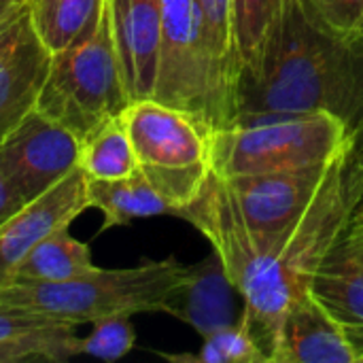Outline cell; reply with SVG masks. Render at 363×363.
Instances as JSON below:
<instances>
[{
    "label": "cell",
    "instance_id": "obj_1",
    "mask_svg": "<svg viewBox=\"0 0 363 363\" xmlns=\"http://www.w3.org/2000/svg\"><path fill=\"white\" fill-rule=\"evenodd\" d=\"M349 162L351 155L342 157L313 204L277 230L251 228L215 172L198 198L177 211V217L189 221L221 259L268 359L289 304L308 291L323 257L349 228Z\"/></svg>",
    "mask_w": 363,
    "mask_h": 363
},
{
    "label": "cell",
    "instance_id": "obj_2",
    "mask_svg": "<svg viewBox=\"0 0 363 363\" xmlns=\"http://www.w3.org/2000/svg\"><path fill=\"white\" fill-rule=\"evenodd\" d=\"M363 111V49L311 26L294 6L259 74L242 79L234 123L332 113L351 128Z\"/></svg>",
    "mask_w": 363,
    "mask_h": 363
},
{
    "label": "cell",
    "instance_id": "obj_3",
    "mask_svg": "<svg viewBox=\"0 0 363 363\" xmlns=\"http://www.w3.org/2000/svg\"><path fill=\"white\" fill-rule=\"evenodd\" d=\"M189 266L177 257L134 268H98L62 283H11L0 287V304L26 308L72 325L111 315L164 313L170 296L187 279Z\"/></svg>",
    "mask_w": 363,
    "mask_h": 363
},
{
    "label": "cell",
    "instance_id": "obj_4",
    "mask_svg": "<svg viewBox=\"0 0 363 363\" xmlns=\"http://www.w3.org/2000/svg\"><path fill=\"white\" fill-rule=\"evenodd\" d=\"M130 96L115 47L108 0L81 36L51 53L36 108L70 130L77 138L123 113Z\"/></svg>",
    "mask_w": 363,
    "mask_h": 363
},
{
    "label": "cell",
    "instance_id": "obj_5",
    "mask_svg": "<svg viewBox=\"0 0 363 363\" xmlns=\"http://www.w3.org/2000/svg\"><path fill=\"white\" fill-rule=\"evenodd\" d=\"M351 125L332 113H308L215 128L213 172L232 179L330 164L349 149Z\"/></svg>",
    "mask_w": 363,
    "mask_h": 363
},
{
    "label": "cell",
    "instance_id": "obj_6",
    "mask_svg": "<svg viewBox=\"0 0 363 363\" xmlns=\"http://www.w3.org/2000/svg\"><path fill=\"white\" fill-rule=\"evenodd\" d=\"M121 119L138 170L177 215L198 198L213 172V128L155 98L130 102Z\"/></svg>",
    "mask_w": 363,
    "mask_h": 363
},
{
    "label": "cell",
    "instance_id": "obj_7",
    "mask_svg": "<svg viewBox=\"0 0 363 363\" xmlns=\"http://www.w3.org/2000/svg\"><path fill=\"white\" fill-rule=\"evenodd\" d=\"M153 98L191 113L215 130L211 66L196 0H162L160 57Z\"/></svg>",
    "mask_w": 363,
    "mask_h": 363
},
{
    "label": "cell",
    "instance_id": "obj_8",
    "mask_svg": "<svg viewBox=\"0 0 363 363\" xmlns=\"http://www.w3.org/2000/svg\"><path fill=\"white\" fill-rule=\"evenodd\" d=\"M79 168V138L40 113L30 111L0 143V172L23 204Z\"/></svg>",
    "mask_w": 363,
    "mask_h": 363
},
{
    "label": "cell",
    "instance_id": "obj_9",
    "mask_svg": "<svg viewBox=\"0 0 363 363\" xmlns=\"http://www.w3.org/2000/svg\"><path fill=\"white\" fill-rule=\"evenodd\" d=\"M347 155L349 149L323 166L221 179L234 206L251 228L277 230L294 221L313 204L334 168Z\"/></svg>",
    "mask_w": 363,
    "mask_h": 363
},
{
    "label": "cell",
    "instance_id": "obj_10",
    "mask_svg": "<svg viewBox=\"0 0 363 363\" xmlns=\"http://www.w3.org/2000/svg\"><path fill=\"white\" fill-rule=\"evenodd\" d=\"M87 208V177L81 168H74L57 185L11 215L0 225V287L13 283L19 262L43 238L70 225Z\"/></svg>",
    "mask_w": 363,
    "mask_h": 363
},
{
    "label": "cell",
    "instance_id": "obj_11",
    "mask_svg": "<svg viewBox=\"0 0 363 363\" xmlns=\"http://www.w3.org/2000/svg\"><path fill=\"white\" fill-rule=\"evenodd\" d=\"M108 9L130 102L153 98L160 57L162 0H108Z\"/></svg>",
    "mask_w": 363,
    "mask_h": 363
},
{
    "label": "cell",
    "instance_id": "obj_12",
    "mask_svg": "<svg viewBox=\"0 0 363 363\" xmlns=\"http://www.w3.org/2000/svg\"><path fill=\"white\" fill-rule=\"evenodd\" d=\"M51 53L36 36L28 11L0 45V143L36 108Z\"/></svg>",
    "mask_w": 363,
    "mask_h": 363
},
{
    "label": "cell",
    "instance_id": "obj_13",
    "mask_svg": "<svg viewBox=\"0 0 363 363\" xmlns=\"http://www.w3.org/2000/svg\"><path fill=\"white\" fill-rule=\"evenodd\" d=\"M308 291L338 323L357 363H363V251L347 232L323 257Z\"/></svg>",
    "mask_w": 363,
    "mask_h": 363
},
{
    "label": "cell",
    "instance_id": "obj_14",
    "mask_svg": "<svg viewBox=\"0 0 363 363\" xmlns=\"http://www.w3.org/2000/svg\"><path fill=\"white\" fill-rule=\"evenodd\" d=\"M270 363H357V355L338 323L306 291L289 304Z\"/></svg>",
    "mask_w": 363,
    "mask_h": 363
},
{
    "label": "cell",
    "instance_id": "obj_15",
    "mask_svg": "<svg viewBox=\"0 0 363 363\" xmlns=\"http://www.w3.org/2000/svg\"><path fill=\"white\" fill-rule=\"evenodd\" d=\"M234 291L236 287L228 279L221 259L213 253L189 266L187 279L170 296L164 313L187 323L204 338L238 321Z\"/></svg>",
    "mask_w": 363,
    "mask_h": 363
},
{
    "label": "cell",
    "instance_id": "obj_16",
    "mask_svg": "<svg viewBox=\"0 0 363 363\" xmlns=\"http://www.w3.org/2000/svg\"><path fill=\"white\" fill-rule=\"evenodd\" d=\"M196 4L211 66L215 128H225L236 119V96L240 83L234 34V0H196Z\"/></svg>",
    "mask_w": 363,
    "mask_h": 363
},
{
    "label": "cell",
    "instance_id": "obj_17",
    "mask_svg": "<svg viewBox=\"0 0 363 363\" xmlns=\"http://www.w3.org/2000/svg\"><path fill=\"white\" fill-rule=\"evenodd\" d=\"M294 6L296 0H234V34L240 81L259 74L281 38Z\"/></svg>",
    "mask_w": 363,
    "mask_h": 363
},
{
    "label": "cell",
    "instance_id": "obj_18",
    "mask_svg": "<svg viewBox=\"0 0 363 363\" xmlns=\"http://www.w3.org/2000/svg\"><path fill=\"white\" fill-rule=\"evenodd\" d=\"M87 200L89 208L102 213V230L121 228L134 219L172 215L170 204L155 191L140 170L125 179H87Z\"/></svg>",
    "mask_w": 363,
    "mask_h": 363
},
{
    "label": "cell",
    "instance_id": "obj_19",
    "mask_svg": "<svg viewBox=\"0 0 363 363\" xmlns=\"http://www.w3.org/2000/svg\"><path fill=\"white\" fill-rule=\"evenodd\" d=\"M70 225L57 228L43 238L17 266L13 283H62L77 279L94 268L87 242L68 232Z\"/></svg>",
    "mask_w": 363,
    "mask_h": 363
},
{
    "label": "cell",
    "instance_id": "obj_20",
    "mask_svg": "<svg viewBox=\"0 0 363 363\" xmlns=\"http://www.w3.org/2000/svg\"><path fill=\"white\" fill-rule=\"evenodd\" d=\"M79 168L87 179H125L138 170L134 147L121 115L106 119L79 138Z\"/></svg>",
    "mask_w": 363,
    "mask_h": 363
},
{
    "label": "cell",
    "instance_id": "obj_21",
    "mask_svg": "<svg viewBox=\"0 0 363 363\" xmlns=\"http://www.w3.org/2000/svg\"><path fill=\"white\" fill-rule=\"evenodd\" d=\"M100 6L102 0H28V17L49 53H57L83 34Z\"/></svg>",
    "mask_w": 363,
    "mask_h": 363
},
{
    "label": "cell",
    "instance_id": "obj_22",
    "mask_svg": "<svg viewBox=\"0 0 363 363\" xmlns=\"http://www.w3.org/2000/svg\"><path fill=\"white\" fill-rule=\"evenodd\" d=\"M160 355L174 363H270L253 332L251 319L245 313L234 325L219 330L211 336H204L198 353Z\"/></svg>",
    "mask_w": 363,
    "mask_h": 363
},
{
    "label": "cell",
    "instance_id": "obj_23",
    "mask_svg": "<svg viewBox=\"0 0 363 363\" xmlns=\"http://www.w3.org/2000/svg\"><path fill=\"white\" fill-rule=\"evenodd\" d=\"M77 325H64L43 334H34L21 340L0 345V363L55 362L64 363L79 353L81 338L74 336Z\"/></svg>",
    "mask_w": 363,
    "mask_h": 363
},
{
    "label": "cell",
    "instance_id": "obj_24",
    "mask_svg": "<svg viewBox=\"0 0 363 363\" xmlns=\"http://www.w3.org/2000/svg\"><path fill=\"white\" fill-rule=\"evenodd\" d=\"M298 11L304 19L321 32L357 43L363 21V0H296Z\"/></svg>",
    "mask_w": 363,
    "mask_h": 363
},
{
    "label": "cell",
    "instance_id": "obj_25",
    "mask_svg": "<svg viewBox=\"0 0 363 363\" xmlns=\"http://www.w3.org/2000/svg\"><path fill=\"white\" fill-rule=\"evenodd\" d=\"M132 317L111 315L96 319L87 338L79 342V353L104 362H117L125 357L136 342V332L132 328Z\"/></svg>",
    "mask_w": 363,
    "mask_h": 363
},
{
    "label": "cell",
    "instance_id": "obj_26",
    "mask_svg": "<svg viewBox=\"0 0 363 363\" xmlns=\"http://www.w3.org/2000/svg\"><path fill=\"white\" fill-rule=\"evenodd\" d=\"M64 325H72L53 317H45L26 308H17V306H6L0 304V345L4 342H13V340H21L34 334H43L49 330H57Z\"/></svg>",
    "mask_w": 363,
    "mask_h": 363
},
{
    "label": "cell",
    "instance_id": "obj_27",
    "mask_svg": "<svg viewBox=\"0 0 363 363\" xmlns=\"http://www.w3.org/2000/svg\"><path fill=\"white\" fill-rule=\"evenodd\" d=\"M28 11L26 0H0V45L17 30Z\"/></svg>",
    "mask_w": 363,
    "mask_h": 363
},
{
    "label": "cell",
    "instance_id": "obj_28",
    "mask_svg": "<svg viewBox=\"0 0 363 363\" xmlns=\"http://www.w3.org/2000/svg\"><path fill=\"white\" fill-rule=\"evenodd\" d=\"M347 194L351 200L353 215L363 211V162L351 164L349 162V172H347Z\"/></svg>",
    "mask_w": 363,
    "mask_h": 363
},
{
    "label": "cell",
    "instance_id": "obj_29",
    "mask_svg": "<svg viewBox=\"0 0 363 363\" xmlns=\"http://www.w3.org/2000/svg\"><path fill=\"white\" fill-rule=\"evenodd\" d=\"M21 206H23L21 198L9 187L6 179H4L2 172H0V225H2L11 215H15Z\"/></svg>",
    "mask_w": 363,
    "mask_h": 363
},
{
    "label": "cell",
    "instance_id": "obj_30",
    "mask_svg": "<svg viewBox=\"0 0 363 363\" xmlns=\"http://www.w3.org/2000/svg\"><path fill=\"white\" fill-rule=\"evenodd\" d=\"M349 155H351V164L363 162V111L357 117L355 125L351 128V136H349Z\"/></svg>",
    "mask_w": 363,
    "mask_h": 363
},
{
    "label": "cell",
    "instance_id": "obj_31",
    "mask_svg": "<svg viewBox=\"0 0 363 363\" xmlns=\"http://www.w3.org/2000/svg\"><path fill=\"white\" fill-rule=\"evenodd\" d=\"M347 236L363 251V211L362 213H355L351 217L349 228H347Z\"/></svg>",
    "mask_w": 363,
    "mask_h": 363
},
{
    "label": "cell",
    "instance_id": "obj_32",
    "mask_svg": "<svg viewBox=\"0 0 363 363\" xmlns=\"http://www.w3.org/2000/svg\"><path fill=\"white\" fill-rule=\"evenodd\" d=\"M355 45L363 49V21H362V28H359V34H357V43H355Z\"/></svg>",
    "mask_w": 363,
    "mask_h": 363
},
{
    "label": "cell",
    "instance_id": "obj_33",
    "mask_svg": "<svg viewBox=\"0 0 363 363\" xmlns=\"http://www.w3.org/2000/svg\"><path fill=\"white\" fill-rule=\"evenodd\" d=\"M26 2H28V0H26Z\"/></svg>",
    "mask_w": 363,
    "mask_h": 363
}]
</instances>
